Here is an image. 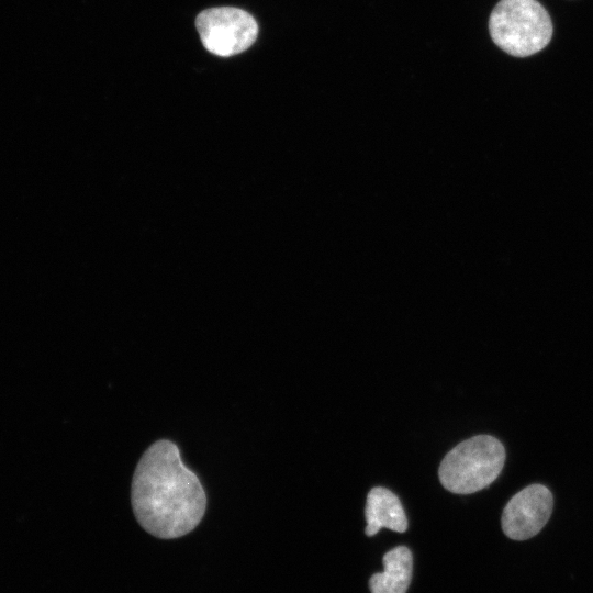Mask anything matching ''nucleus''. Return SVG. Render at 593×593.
Listing matches in <instances>:
<instances>
[{
    "instance_id": "1",
    "label": "nucleus",
    "mask_w": 593,
    "mask_h": 593,
    "mask_svg": "<svg viewBox=\"0 0 593 593\" xmlns=\"http://www.w3.org/2000/svg\"><path fill=\"white\" fill-rule=\"evenodd\" d=\"M131 501L139 525L163 539L193 530L206 507L200 480L182 462L177 445L167 439L155 441L139 459Z\"/></svg>"
},
{
    "instance_id": "2",
    "label": "nucleus",
    "mask_w": 593,
    "mask_h": 593,
    "mask_svg": "<svg viewBox=\"0 0 593 593\" xmlns=\"http://www.w3.org/2000/svg\"><path fill=\"white\" fill-rule=\"evenodd\" d=\"M505 462L503 444L493 436L478 435L452 448L438 469L441 485L456 494H470L489 486Z\"/></svg>"
},
{
    "instance_id": "3",
    "label": "nucleus",
    "mask_w": 593,
    "mask_h": 593,
    "mask_svg": "<svg viewBox=\"0 0 593 593\" xmlns=\"http://www.w3.org/2000/svg\"><path fill=\"white\" fill-rule=\"evenodd\" d=\"M489 30L493 42L515 57L541 51L552 36L550 16L536 0H501L490 15Z\"/></svg>"
},
{
    "instance_id": "4",
    "label": "nucleus",
    "mask_w": 593,
    "mask_h": 593,
    "mask_svg": "<svg viewBox=\"0 0 593 593\" xmlns=\"http://www.w3.org/2000/svg\"><path fill=\"white\" fill-rule=\"evenodd\" d=\"M195 26L204 47L222 57L246 51L258 35L256 20L248 12L232 7L202 11L197 16Z\"/></svg>"
},
{
    "instance_id": "5",
    "label": "nucleus",
    "mask_w": 593,
    "mask_h": 593,
    "mask_svg": "<svg viewBox=\"0 0 593 593\" xmlns=\"http://www.w3.org/2000/svg\"><path fill=\"white\" fill-rule=\"evenodd\" d=\"M553 507L549 489L532 484L516 493L502 513V529L514 540H526L537 535L548 522Z\"/></svg>"
},
{
    "instance_id": "6",
    "label": "nucleus",
    "mask_w": 593,
    "mask_h": 593,
    "mask_svg": "<svg viewBox=\"0 0 593 593\" xmlns=\"http://www.w3.org/2000/svg\"><path fill=\"white\" fill-rule=\"evenodd\" d=\"M366 519L367 536H374L383 527L398 533L407 528V518L399 497L382 486H376L368 493Z\"/></svg>"
},
{
    "instance_id": "7",
    "label": "nucleus",
    "mask_w": 593,
    "mask_h": 593,
    "mask_svg": "<svg viewBox=\"0 0 593 593\" xmlns=\"http://www.w3.org/2000/svg\"><path fill=\"white\" fill-rule=\"evenodd\" d=\"M384 570L369 581L371 593H406L412 579L413 557L410 549L399 546L383 556Z\"/></svg>"
}]
</instances>
